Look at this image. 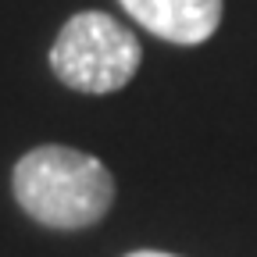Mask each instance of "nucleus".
Returning <instances> with one entry per match:
<instances>
[{"label":"nucleus","instance_id":"nucleus-2","mask_svg":"<svg viewBox=\"0 0 257 257\" xmlns=\"http://www.w3.org/2000/svg\"><path fill=\"white\" fill-rule=\"evenodd\" d=\"M143 47L133 29L104 11H79L50 47L54 75L79 93H114L140 72Z\"/></svg>","mask_w":257,"mask_h":257},{"label":"nucleus","instance_id":"nucleus-4","mask_svg":"<svg viewBox=\"0 0 257 257\" xmlns=\"http://www.w3.org/2000/svg\"><path fill=\"white\" fill-rule=\"evenodd\" d=\"M125 257H175V253H165V250H133Z\"/></svg>","mask_w":257,"mask_h":257},{"label":"nucleus","instance_id":"nucleus-1","mask_svg":"<svg viewBox=\"0 0 257 257\" xmlns=\"http://www.w3.org/2000/svg\"><path fill=\"white\" fill-rule=\"evenodd\" d=\"M18 207L47 229H89L114 204V179L104 161L75 147L43 143L11 175Z\"/></svg>","mask_w":257,"mask_h":257},{"label":"nucleus","instance_id":"nucleus-3","mask_svg":"<svg viewBox=\"0 0 257 257\" xmlns=\"http://www.w3.org/2000/svg\"><path fill=\"white\" fill-rule=\"evenodd\" d=\"M118 4L136 25L179 47L211 40L221 22V0H118Z\"/></svg>","mask_w":257,"mask_h":257}]
</instances>
